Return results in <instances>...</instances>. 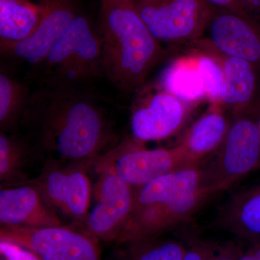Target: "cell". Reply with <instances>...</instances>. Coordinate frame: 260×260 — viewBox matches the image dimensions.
Listing matches in <instances>:
<instances>
[{
	"label": "cell",
	"instance_id": "cell-1",
	"mask_svg": "<svg viewBox=\"0 0 260 260\" xmlns=\"http://www.w3.org/2000/svg\"><path fill=\"white\" fill-rule=\"evenodd\" d=\"M48 159L95 166L116 145L105 109L80 87L44 85L30 94L20 124Z\"/></svg>",
	"mask_w": 260,
	"mask_h": 260
},
{
	"label": "cell",
	"instance_id": "cell-2",
	"mask_svg": "<svg viewBox=\"0 0 260 260\" xmlns=\"http://www.w3.org/2000/svg\"><path fill=\"white\" fill-rule=\"evenodd\" d=\"M97 31L103 75L123 91L141 87L165 57L132 0H102Z\"/></svg>",
	"mask_w": 260,
	"mask_h": 260
},
{
	"label": "cell",
	"instance_id": "cell-3",
	"mask_svg": "<svg viewBox=\"0 0 260 260\" xmlns=\"http://www.w3.org/2000/svg\"><path fill=\"white\" fill-rule=\"evenodd\" d=\"M208 198L202 189L200 165L179 168L136 188L129 220L116 244L161 236L189 220Z\"/></svg>",
	"mask_w": 260,
	"mask_h": 260
},
{
	"label": "cell",
	"instance_id": "cell-4",
	"mask_svg": "<svg viewBox=\"0 0 260 260\" xmlns=\"http://www.w3.org/2000/svg\"><path fill=\"white\" fill-rule=\"evenodd\" d=\"M44 85L80 87L103 75L102 48L97 29L77 15L42 64Z\"/></svg>",
	"mask_w": 260,
	"mask_h": 260
},
{
	"label": "cell",
	"instance_id": "cell-5",
	"mask_svg": "<svg viewBox=\"0 0 260 260\" xmlns=\"http://www.w3.org/2000/svg\"><path fill=\"white\" fill-rule=\"evenodd\" d=\"M259 167V124L244 113L237 114L215 155L200 166L202 189L212 196L226 190Z\"/></svg>",
	"mask_w": 260,
	"mask_h": 260
},
{
	"label": "cell",
	"instance_id": "cell-6",
	"mask_svg": "<svg viewBox=\"0 0 260 260\" xmlns=\"http://www.w3.org/2000/svg\"><path fill=\"white\" fill-rule=\"evenodd\" d=\"M140 18L161 43L199 40L216 8L204 0H132Z\"/></svg>",
	"mask_w": 260,
	"mask_h": 260
},
{
	"label": "cell",
	"instance_id": "cell-7",
	"mask_svg": "<svg viewBox=\"0 0 260 260\" xmlns=\"http://www.w3.org/2000/svg\"><path fill=\"white\" fill-rule=\"evenodd\" d=\"M93 164H68L47 159L40 174L25 184L37 188L56 213L81 226L88 216L92 187L88 175Z\"/></svg>",
	"mask_w": 260,
	"mask_h": 260
},
{
	"label": "cell",
	"instance_id": "cell-8",
	"mask_svg": "<svg viewBox=\"0 0 260 260\" xmlns=\"http://www.w3.org/2000/svg\"><path fill=\"white\" fill-rule=\"evenodd\" d=\"M95 167L99 174L95 190L96 203L79 229L99 242L116 243L133 210L135 188L123 180L103 157Z\"/></svg>",
	"mask_w": 260,
	"mask_h": 260
},
{
	"label": "cell",
	"instance_id": "cell-9",
	"mask_svg": "<svg viewBox=\"0 0 260 260\" xmlns=\"http://www.w3.org/2000/svg\"><path fill=\"white\" fill-rule=\"evenodd\" d=\"M0 241L18 244L39 260H101L99 241L74 227H1Z\"/></svg>",
	"mask_w": 260,
	"mask_h": 260
},
{
	"label": "cell",
	"instance_id": "cell-10",
	"mask_svg": "<svg viewBox=\"0 0 260 260\" xmlns=\"http://www.w3.org/2000/svg\"><path fill=\"white\" fill-rule=\"evenodd\" d=\"M133 138L116 145L103 158L110 162L118 175L134 187L189 165L179 145L172 148L145 149Z\"/></svg>",
	"mask_w": 260,
	"mask_h": 260
},
{
	"label": "cell",
	"instance_id": "cell-11",
	"mask_svg": "<svg viewBox=\"0 0 260 260\" xmlns=\"http://www.w3.org/2000/svg\"><path fill=\"white\" fill-rule=\"evenodd\" d=\"M257 15L215 9L206 30L210 47L220 56L242 59L260 68Z\"/></svg>",
	"mask_w": 260,
	"mask_h": 260
},
{
	"label": "cell",
	"instance_id": "cell-12",
	"mask_svg": "<svg viewBox=\"0 0 260 260\" xmlns=\"http://www.w3.org/2000/svg\"><path fill=\"white\" fill-rule=\"evenodd\" d=\"M143 98L132 109L130 129L133 139L140 143L166 139L182 126L189 104L160 88Z\"/></svg>",
	"mask_w": 260,
	"mask_h": 260
},
{
	"label": "cell",
	"instance_id": "cell-13",
	"mask_svg": "<svg viewBox=\"0 0 260 260\" xmlns=\"http://www.w3.org/2000/svg\"><path fill=\"white\" fill-rule=\"evenodd\" d=\"M42 5L44 12L37 29L21 42L1 46L4 55L32 65L42 64L78 15L72 0H47Z\"/></svg>",
	"mask_w": 260,
	"mask_h": 260
},
{
	"label": "cell",
	"instance_id": "cell-14",
	"mask_svg": "<svg viewBox=\"0 0 260 260\" xmlns=\"http://www.w3.org/2000/svg\"><path fill=\"white\" fill-rule=\"evenodd\" d=\"M1 227L44 228L63 225L59 215L28 184L1 188Z\"/></svg>",
	"mask_w": 260,
	"mask_h": 260
},
{
	"label": "cell",
	"instance_id": "cell-15",
	"mask_svg": "<svg viewBox=\"0 0 260 260\" xmlns=\"http://www.w3.org/2000/svg\"><path fill=\"white\" fill-rule=\"evenodd\" d=\"M230 123L220 104H213L200 116L179 144L188 164L200 165L206 156L215 153L223 143Z\"/></svg>",
	"mask_w": 260,
	"mask_h": 260
},
{
	"label": "cell",
	"instance_id": "cell-16",
	"mask_svg": "<svg viewBox=\"0 0 260 260\" xmlns=\"http://www.w3.org/2000/svg\"><path fill=\"white\" fill-rule=\"evenodd\" d=\"M218 225L247 242L260 239V185L232 196L222 208Z\"/></svg>",
	"mask_w": 260,
	"mask_h": 260
},
{
	"label": "cell",
	"instance_id": "cell-17",
	"mask_svg": "<svg viewBox=\"0 0 260 260\" xmlns=\"http://www.w3.org/2000/svg\"><path fill=\"white\" fill-rule=\"evenodd\" d=\"M220 56L225 73L220 104L237 109V114L244 113L258 93L259 68L237 58Z\"/></svg>",
	"mask_w": 260,
	"mask_h": 260
},
{
	"label": "cell",
	"instance_id": "cell-18",
	"mask_svg": "<svg viewBox=\"0 0 260 260\" xmlns=\"http://www.w3.org/2000/svg\"><path fill=\"white\" fill-rule=\"evenodd\" d=\"M160 80V88L187 104L207 99L197 52L173 59Z\"/></svg>",
	"mask_w": 260,
	"mask_h": 260
},
{
	"label": "cell",
	"instance_id": "cell-19",
	"mask_svg": "<svg viewBox=\"0 0 260 260\" xmlns=\"http://www.w3.org/2000/svg\"><path fill=\"white\" fill-rule=\"evenodd\" d=\"M44 8L29 0H0V46L21 42L42 20Z\"/></svg>",
	"mask_w": 260,
	"mask_h": 260
},
{
	"label": "cell",
	"instance_id": "cell-20",
	"mask_svg": "<svg viewBox=\"0 0 260 260\" xmlns=\"http://www.w3.org/2000/svg\"><path fill=\"white\" fill-rule=\"evenodd\" d=\"M32 145L13 133L0 134L1 187L21 185L30 180L28 169L32 164Z\"/></svg>",
	"mask_w": 260,
	"mask_h": 260
},
{
	"label": "cell",
	"instance_id": "cell-21",
	"mask_svg": "<svg viewBox=\"0 0 260 260\" xmlns=\"http://www.w3.org/2000/svg\"><path fill=\"white\" fill-rule=\"evenodd\" d=\"M120 249L112 260H183L185 242L158 237L119 244Z\"/></svg>",
	"mask_w": 260,
	"mask_h": 260
},
{
	"label": "cell",
	"instance_id": "cell-22",
	"mask_svg": "<svg viewBox=\"0 0 260 260\" xmlns=\"http://www.w3.org/2000/svg\"><path fill=\"white\" fill-rule=\"evenodd\" d=\"M29 95L26 87L13 77L0 74V129L13 132L20 124Z\"/></svg>",
	"mask_w": 260,
	"mask_h": 260
},
{
	"label": "cell",
	"instance_id": "cell-23",
	"mask_svg": "<svg viewBox=\"0 0 260 260\" xmlns=\"http://www.w3.org/2000/svg\"><path fill=\"white\" fill-rule=\"evenodd\" d=\"M197 54L207 99L211 101L213 104H220L225 83V73L221 56L218 54L200 51Z\"/></svg>",
	"mask_w": 260,
	"mask_h": 260
},
{
	"label": "cell",
	"instance_id": "cell-24",
	"mask_svg": "<svg viewBox=\"0 0 260 260\" xmlns=\"http://www.w3.org/2000/svg\"><path fill=\"white\" fill-rule=\"evenodd\" d=\"M185 244L186 250L183 260H212L219 249L213 243L198 238H191Z\"/></svg>",
	"mask_w": 260,
	"mask_h": 260
},
{
	"label": "cell",
	"instance_id": "cell-25",
	"mask_svg": "<svg viewBox=\"0 0 260 260\" xmlns=\"http://www.w3.org/2000/svg\"><path fill=\"white\" fill-rule=\"evenodd\" d=\"M2 260H39L25 248L14 243L0 241Z\"/></svg>",
	"mask_w": 260,
	"mask_h": 260
},
{
	"label": "cell",
	"instance_id": "cell-26",
	"mask_svg": "<svg viewBox=\"0 0 260 260\" xmlns=\"http://www.w3.org/2000/svg\"><path fill=\"white\" fill-rule=\"evenodd\" d=\"M207 3L219 10L246 13L249 12L243 0H204Z\"/></svg>",
	"mask_w": 260,
	"mask_h": 260
},
{
	"label": "cell",
	"instance_id": "cell-27",
	"mask_svg": "<svg viewBox=\"0 0 260 260\" xmlns=\"http://www.w3.org/2000/svg\"><path fill=\"white\" fill-rule=\"evenodd\" d=\"M242 249L234 244H229L219 247L218 251L212 260H238Z\"/></svg>",
	"mask_w": 260,
	"mask_h": 260
},
{
	"label": "cell",
	"instance_id": "cell-28",
	"mask_svg": "<svg viewBox=\"0 0 260 260\" xmlns=\"http://www.w3.org/2000/svg\"><path fill=\"white\" fill-rule=\"evenodd\" d=\"M249 243L246 249L241 251L238 260H260V239Z\"/></svg>",
	"mask_w": 260,
	"mask_h": 260
},
{
	"label": "cell",
	"instance_id": "cell-29",
	"mask_svg": "<svg viewBox=\"0 0 260 260\" xmlns=\"http://www.w3.org/2000/svg\"><path fill=\"white\" fill-rule=\"evenodd\" d=\"M246 8L251 13L260 15V0H243Z\"/></svg>",
	"mask_w": 260,
	"mask_h": 260
},
{
	"label": "cell",
	"instance_id": "cell-30",
	"mask_svg": "<svg viewBox=\"0 0 260 260\" xmlns=\"http://www.w3.org/2000/svg\"><path fill=\"white\" fill-rule=\"evenodd\" d=\"M259 126H260V124H259Z\"/></svg>",
	"mask_w": 260,
	"mask_h": 260
}]
</instances>
